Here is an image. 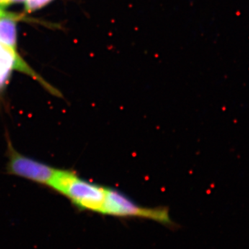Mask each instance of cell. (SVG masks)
Wrapping results in <instances>:
<instances>
[{
  "label": "cell",
  "instance_id": "cell-4",
  "mask_svg": "<svg viewBox=\"0 0 249 249\" xmlns=\"http://www.w3.org/2000/svg\"><path fill=\"white\" fill-rule=\"evenodd\" d=\"M14 70L27 73L34 79L39 81L46 89L56 96H60V93L53 87L51 86L43 78L34 71L28 66L25 62L18 55L16 50L9 48L0 44V93L2 92L9 83L11 73Z\"/></svg>",
  "mask_w": 249,
  "mask_h": 249
},
{
  "label": "cell",
  "instance_id": "cell-6",
  "mask_svg": "<svg viewBox=\"0 0 249 249\" xmlns=\"http://www.w3.org/2000/svg\"><path fill=\"white\" fill-rule=\"evenodd\" d=\"M52 1V0H26V9L27 11H36Z\"/></svg>",
  "mask_w": 249,
  "mask_h": 249
},
{
  "label": "cell",
  "instance_id": "cell-2",
  "mask_svg": "<svg viewBox=\"0 0 249 249\" xmlns=\"http://www.w3.org/2000/svg\"><path fill=\"white\" fill-rule=\"evenodd\" d=\"M7 150L8 173L50 188L60 169L22 155L9 142Z\"/></svg>",
  "mask_w": 249,
  "mask_h": 249
},
{
  "label": "cell",
  "instance_id": "cell-1",
  "mask_svg": "<svg viewBox=\"0 0 249 249\" xmlns=\"http://www.w3.org/2000/svg\"><path fill=\"white\" fill-rule=\"evenodd\" d=\"M50 188L65 196L80 211L102 213L106 187L90 182L71 170L60 169Z\"/></svg>",
  "mask_w": 249,
  "mask_h": 249
},
{
  "label": "cell",
  "instance_id": "cell-5",
  "mask_svg": "<svg viewBox=\"0 0 249 249\" xmlns=\"http://www.w3.org/2000/svg\"><path fill=\"white\" fill-rule=\"evenodd\" d=\"M13 17L0 18V44L16 50L17 26Z\"/></svg>",
  "mask_w": 249,
  "mask_h": 249
},
{
  "label": "cell",
  "instance_id": "cell-9",
  "mask_svg": "<svg viewBox=\"0 0 249 249\" xmlns=\"http://www.w3.org/2000/svg\"><path fill=\"white\" fill-rule=\"evenodd\" d=\"M0 1H1V0H0Z\"/></svg>",
  "mask_w": 249,
  "mask_h": 249
},
{
  "label": "cell",
  "instance_id": "cell-8",
  "mask_svg": "<svg viewBox=\"0 0 249 249\" xmlns=\"http://www.w3.org/2000/svg\"><path fill=\"white\" fill-rule=\"evenodd\" d=\"M1 17H13V18H18V17H14L11 14H7V13L5 12L4 11L0 9V18Z\"/></svg>",
  "mask_w": 249,
  "mask_h": 249
},
{
  "label": "cell",
  "instance_id": "cell-7",
  "mask_svg": "<svg viewBox=\"0 0 249 249\" xmlns=\"http://www.w3.org/2000/svg\"><path fill=\"white\" fill-rule=\"evenodd\" d=\"M25 1L26 0H1L0 1V6H8V5L14 4V3L22 2V1Z\"/></svg>",
  "mask_w": 249,
  "mask_h": 249
},
{
  "label": "cell",
  "instance_id": "cell-3",
  "mask_svg": "<svg viewBox=\"0 0 249 249\" xmlns=\"http://www.w3.org/2000/svg\"><path fill=\"white\" fill-rule=\"evenodd\" d=\"M101 214L115 217L147 218L163 224L171 223L166 209L142 207L120 192L109 188H107Z\"/></svg>",
  "mask_w": 249,
  "mask_h": 249
}]
</instances>
